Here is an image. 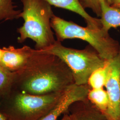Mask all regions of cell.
<instances>
[{
  "mask_svg": "<svg viewBox=\"0 0 120 120\" xmlns=\"http://www.w3.org/2000/svg\"><path fill=\"white\" fill-rule=\"evenodd\" d=\"M17 72L22 77V88L34 94L58 91L74 83L70 70L60 58L35 49L28 64Z\"/></svg>",
  "mask_w": 120,
  "mask_h": 120,
  "instance_id": "obj_1",
  "label": "cell"
},
{
  "mask_svg": "<svg viewBox=\"0 0 120 120\" xmlns=\"http://www.w3.org/2000/svg\"><path fill=\"white\" fill-rule=\"evenodd\" d=\"M23 9L20 18L23 26L18 28L17 42L23 43L27 39L35 43V49L43 50L56 41L52 28L51 21L54 15L51 5L45 0H21Z\"/></svg>",
  "mask_w": 120,
  "mask_h": 120,
  "instance_id": "obj_2",
  "label": "cell"
},
{
  "mask_svg": "<svg viewBox=\"0 0 120 120\" xmlns=\"http://www.w3.org/2000/svg\"><path fill=\"white\" fill-rule=\"evenodd\" d=\"M51 27L56 37L61 42L66 39H78L89 44L105 60H111L120 51L119 42L102 30L79 26L71 21L54 15L52 18Z\"/></svg>",
  "mask_w": 120,
  "mask_h": 120,
  "instance_id": "obj_3",
  "label": "cell"
},
{
  "mask_svg": "<svg viewBox=\"0 0 120 120\" xmlns=\"http://www.w3.org/2000/svg\"><path fill=\"white\" fill-rule=\"evenodd\" d=\"M37 50L40 53L51 54L60 58L69 67L74 83L77 85L87 84L91 73L103 66L106 61L90 45L85 49H77L64 46L56 40L50 46Z\"/></svg>",
  "mask_w": 120,
  "mask_h": 120,
  "instance_id": "obj_4",
  "label": "cell"
},
{
  "mask_svg": "<svg viewBox=\"0 0 120 120\" xmlns=\"http://www.w3.org/2000/svg\"><path fill=\"white\" fill-rule=\"evenodd\" d=\"M105 87L109 98L105 114L110 120H120V51L110 60Z\"/></svg>",
  "mask_w": 120,
  "mask_h": 120,
  "instance_id": "obj_5",
  "label": "cell"
},
{
  "mask_svg": "<svg viewBox=\"0 0 120 120\" xmlns=\"http://www.w3.org/2000/svg\"><path fill=\"white\" fill-rule=\"evenodd\" d=\"M89 91L86 85H77L73 83L68 86L55 106L41 120H57L72 104L85 100L88 96Z\"/></svg>",
  "mask_w": 120,
  "mask_h": 120,
  "instance_id": "obj_6",
  "label": "cell"
},
{
  "mask_svg": "<svg viewBox=\"0 0 120 120\" xmlns=\"http://www.w3.org/2000/svg\"><path fill=\"white\" fill-rule=\"evenodd\" d=\"M2 48L3 54L0 64L11 72L24 68L34 53L35 49L27 45L19 48L11 45Z\"/></svg>",
  "mask_w": 120,
  "mask_h": 120,
  "instance_id": "obj_7",
  "label": "cell"
},
{
  "mask_svg": "<svg viewBox=\"0 0 120 120\" xmlns=\"http://www.w3.org/2000/svg\"><path fill=\"white\" fill-rule=\"evenodd\" d=\"M54 95H18L15 99V106L24 114L30 115L41 111L51 105L56 100Z\"/></svg>",
  "mask_w": 120,
  "mask_h": 120,
  "instance_id": "obj_8",
  "label": "cell"
},
{
  "mask_svg": "<svg viewBox=\"0 0 120 120\" xmlns=\"http://www.w3.org/2000/svg\"><path fill=\"white\" fill-rule=\"evenodd\" d=\"M51 5L66 9L76 13L85 21L87 26L93 29L101 28L100 19L93 17L88 13L81 4L79 0H45Z\"/></svg>",
  "mask_w": 120,
  "mask_h": 120,
  "instance_id": "obj_9",
  "label": "cell"
},
{
  "mask_svg": "<svg viewBox=\"0 0 120 120\" xmlns=\"http://www.w3.org/2000/svg\"><path fill=\"white\" fill-rule=\"evenodd\" d=\"M101 9L100 20L102 30L109 32L110 29L120 27V9L104 0L101 4Z\"/></svg>",
  "mask_w": 120,
  "mask_h": 120,
  "instance_id": "obj_10",
  "label": "cell"
},
{
  "mask_svg": "<svg viewBox=\"0 0 120 120\" xmlns=\"http://www.w3.org/2000/svg\"><path fill=\"white\" fill-rule=\"evenodd\" d=\"M110 60H106L103 66L96 69L91 73L88 84L92 89L103 88L107 79Z\"/></svg>",
  "mask_w": 120,
  "mask_h": 120,
  "instance_id": "obj_11",
  "label": "cell"
},
{
  "mask_svg": "<svg viewBox=\"0 0 120 120\" xmlns=\"http://www.w3.org/2000/svg\"><path fill=\"white\" fill-rule=\"evenodd\" d=\"M22 11L16 9L13 0H0V21L18 19Z\"/></svg>",
  "mask_w": 120,
  "mask_h": 120,
  "instance_id": "obj_12",
  "label": "cell"
},
{
  "mask_svg": "<svg viewBox=\"0 0 120 120\" xmlns=\"http://www.w3.org/2000/svg\"><path fill=\"white\" fill-rule=\"evenodd\" d=\"M87 97L101 110L105 112L107 110L109 98L107 93L103 88L92 89L89 91Z\"/></svg>",
  "mask_w": 120,
  "mask_h": 120,
  "instance_id": "obj_13",
  "label": "cell"
},
{
  "mask_svg": "<svg viewBox=\"0 0 120 120\" xmlns=\"http://www.w3.org/2000/svg\"><path fill=\"white\" fill-rule=\"evenodd\" d=\"M104 0L107 1L111 4V0H79L84 9H91L98 17L101 16V4Z\"/></svg>",
  "mask_w": 120,
  "mask_h": 120,
  "instance_id": "obj_14",
  "label": "cell"
},
{
  "mask_svg": "<svg viewBox=\"0 0 120 120\" xmlns=\"http://www.w3.org/2000/svg\"><path fill=\"white\" fill-rule=\"evenodd\" d=\"M14 73L5 69L0 64V90L7 88L13 82Z\"/></svg>",
  "mask_w": 120,
  "mask_h": 120,
  "instance_id": "obj_15",
  "label": "cell"
},
{
  "mask_svg": "<svg viewBox=\"0 0 120 120\" xmlns=\"http://www.w3.org/2000/svg\"><path fill=\"white\" fill-rule=\"evenodd\" d=\"M77 120H101L100 117L94 114H88L82 116Z\"/></svg>",
  "mask_w": 120,
  "mask_h": 120,
  "instance_id": "obj_16",
  "label": "cell"
},
{
  "mask_svg": "<svg viewBox=\"0 0 120 120\" xmlns=\"http://www.w3.org/2000/svg\"><path fill=\"white\" fill-rule=\"evenodd\" d=\"M111 5L117 8L120 6V0H111Z\"/></svg>",
  "mask_w": 120,
  "mask_h": 120,
  "instance_id": "obj_17",
  "label": "cell"
},
{
  "mask_svg": "<svg viewBox=\"0 0 120 120\" xmlns=\"http://www.w3.org/2000/svg\"><path fill=\"white\" fill-rule=\"evenodd\" d=\"M3 54V48H1L0 47V62L1 61V60Z\"/></svg>",
  "mask_w": 120,
  "mask_h": 120,
  "instance_id": "obj_18",
  "label": "cell"
},
{
  "mask_svg": "<svg viewBox=\"0 0 120 120\" xmlns=\"http://www.w3.org/2000/svg\"><path fill=\"white\" fill-rule=\"evenodd\" d=\"M0 120H5L4 116H3L0 112Z\"/></svg>",
  "mask_w": 120,
  "mask_h": 120,
  "instance_id": "obj_19",
  "label": "cell"
},
{
  "mask_svg": "<svg viewBox=\"0 0 120 120\" xmlns=\"http://www.w3.org/2000/svg\"><path fill=\"white\" fill-rule=\"evenodd\" d=\"M63 120H70L69 118H65V119H64Z\"/></svg>",
  "mask_w": 120,
  "mask_h": 120,
  "instance_id": "obj_20",
  "label": "cell"
},
{
  "mask_svg": "<svg viewBox=\"0 0 120 120\" xmlns=\"http://www.w3.org/2000/svg\"><path fill=\"white\" fill-rule=\"evenodd\" d=\"M117 8H119V9H120V6H119V7H118Z\"/></svg>",
  "mask_w": 120,
  "mask_h": 120,
  "instance_id": "obj_21",
  "label": "cell"
}]
</instances>
